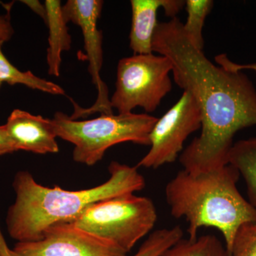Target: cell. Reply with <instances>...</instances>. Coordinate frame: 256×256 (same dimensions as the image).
I'll return each mask as SVG.
<instances>
[{
  "mask_svg": "<svg viewBox=\"0 0 256 256\" xmlns=\"http://www.w3.org/2000/svg\"><path fill=\"white\" fill-rule=\"evenodd\" d=\"M152 50L169 58L174 82L192 94L201 110V134L180 156L183 170L197 174L228 164L236 133L256 126L252 80L242 72H229L210 62L176 18L158 24Z\"/></svg>",
  "mask_w": 256,
  "mask_h": 256,
  "instance_id": "cell-1",
  "label": "cell"
},
{
  "mask_svg": "<svg viewBox=\"0 0 256 256\" xmlns=\"http://www.w3.org/2000/svg\"><path fill=\"white\" fill-rule=\"evenodd\" d=\"M108 171L110 176L105 183L78 191L46 188L37 183L30 172H18L12 183L15 200L6 213L10 236L18 242H36L48 227L72 222L90 205L146 186L137 166L114 161Z\"/></svg>",
  "mask_w": 256,
  "mask_h": 256,
  "instance_id": "cell-2",
  "label": "cell"
},
{
  "mask_svg": "<svg viewBox=\"0 0 256 256\" xmlns=\"http://www.w3.org/2000/svg\"><path fill=\"white\" fill-rule=\"evenodd\" d=\"M239 178L238 170L228 164L197 174L183 170L168 183L165 198L170 212L188 222V238L195 240L202 227L218 229L230 256L238 229L256 222V208L237 188Z\"/></svg>",
  "mask_w": 256,
  "mask_h": 256,
  "instance_id": "cell-3",
  "label": "cell"
},
{
  "mask_svg": "<svg viewBox=\"0 0 256 256\" xmlns=\"http://www.w3.org/2000/svg\"><path fill=\"white\" fill-rule=\"evenodd\" d=\"M158 120L148 114L130 112L78 121L56 112L50 122L57 138L75 146L74 161L92 166L104 158L109 148L120 143L150 146V133Z\"/></svg>",
  "mask_w": 256,
  "mask_h": 256,
  "instance_id": "cell-4",
  "label": "cell"
},
{
  "mask_svg": "<svg viewBox=\"0 0 256 256\" xmlns=\"http://www.w3.org/2000/svg\"><path fill=\"white\" fill-rule=\"evenodd\" d=\"M156 218L150 198L127 194L90 205L70 223L128 254L152 230Z\"/></svg>",
  "mask_w": 256,
  "mask_h": 256,
  "instance_id": "cell-5",
  "label": "cell"
},
{
  "mask_svg": "<svg viewBox=\"0 0 256 256\" xmlns=\"http://www.w3.org/2000/svg\"><path fill=\"white\" fill-rule=\"evenodd\" d=\"M171 62L162 55L134 54L119 60L116 89L110 100L119 114H130L137 107L154 112L171 92Z\"/></svg>",
  "mask_w": 256,
  "mask_h": 256,
  "instance_id": "cell-6",
  "label": "cell"
},
{
  "mask_svg": "<svg viewBox=\"0 0 256 256\" xmlns=\"http://www.w3.org/2000/svg\"><path fill=\"white\" fill-rule=\"evenodd\" d=\"M202 116L194 98L184 90L168 112L158 118L150 133V149L137 168L156 170L178 159L184 143L192 133L202 128Z\"/></svg>",
  "mask_w": 256,
  "mask_h": 256,
  "instance_id": "cell-7",
  "label": "cell"
},
{
  "mask_svg": "<svg viewBox=\"0 0 256 256\" xmlns=\"http://www.w3.org/2000/svg\"><path fill=\"white\" fill-rule=\"evenodd\" d=\"M102 5L104 2L100 0H68L62 6L66 22H73L82 28L84 48L88 58L89 73L98 92L97 100L92 107L82 108L75 106V112L70 116L72 120L97 112L106 116L114 114L108 98V90L100 75L104 60L102 33L98 28L97 23L102 12Z\"/></svg>",
  "mask_w": 256,
  "mask_h": 256,
  "instance_id": "cell-8",
  "label": "cell"
},
{
  "mask_svg": "<svg viewBox=\"0 0 256 256\" xmlns=\"http://www.w3.org/2000/svg\"><path fill=\"white\" fill-rule=\"evenodd\" d=\"M12 250L16 256H128L117 246L70 222L52 226L40 240L18 242Z\"/></svg>",
  "mask_w": 256,
  "mask_h": 256,
  "instance_id": "cell-9",
  "label": "cell"
},
{
  "mask_svg": "<svg viewBox=\"0 0 256 256\" xmlns=\"http://www.w3.org/2000/svg\"><path fill=\"white\" fill-rule=\"evenodd\" d=\"M4 126L16 152L44 154L60 151L56 134L50 118L15 109Z\"/></svg>",
  "mask_w": 256,
  "mask_h": 256,
  "instance_id": "cell-10",
  "label": "cell"
},
{
  "mask_svg": "<svg viewBox=\"0 0 256 256\" xmlns=\"http://www.w3.org/2000/svg\"><path fill=\"white\" fill-rule=\"evenodd\" d=\"M132 24L130 33V47L134 54L153 53L152 40L158 26L156 14L162 8L166 16L172 18L185 6L182 0H131Z\"/></svg>",
  "mask_w": 256,
  "mask_h": 256,
  "instance_id": "cell-11",
  "label": "cell"
},
{
  "mask_svg": "<svg viewBox=\"0 0 256 256\" xmlns=\"http://www.w3.org/2000/svg\"><path fill=\"white\" fill-rule=\"evenodd\" d=\"M44 5L46 10V24L50 30L46 56L48 74L58 77L62 54L65 50H70L72 37L68 33L60 0H46Z\"/></svg>",
  "mask_w": 256,
  "mask_h": 256,
  "instance_id": "cell-12",
  "label": "cell"
},
{
  "mask_svg": "<svg viewBox=\"0 0 256 256\" xmlns=\"http://www.w3.org/2000/svg\"><path fill=\"white\" fill-rule=\"evenodd\" d=\"M228 162L244 178L249 203L256 210V137L234 143L229 151Z\"/></svg>",
  "mask_w": 256,
  "mask_h": 256,
  "instance_id": "cell-13",
  "label": "cell"
},
{
  "mask_svg": "<svg viewBox=\"0 0 256 256\" xmlns=\"http://www.w3.org/2000/svg\"><path fill=\"white\" fill-rule=\"evenodd\" d=\"M4 42L0 41V82L10 85L21 84L34 90L47 92L52 95H64L62 87L53 82L36 76L31 72H21L12 65L5 57L2 47Z\"/></svg>",
  "mask_w": 256,
  "mask_h": 256,
  "instance_id": "cell-14",
  "label": "cell"
},
{
  "mask_svg": "<svg viewBox=\"0 0 256 256\" xmlns=\"http://www.w3.org/2000/svg\"><path fill=\"white\" fill-rule=\"evenodd\" d=\"M159 256H230L214 235H204L195 240L180 239Z\"/></svg>",
  "mask_w": 256,
  "mask_h": 256,
  "instance_id": "cell-15",
  "label": "cell"
},
{
  "mask_svg": "<svg viewBox=\"0 0 256 256\" xmlns=\"http://www.w3.org/2000/svg\"><path fill=\"white\" fill-rule=\"evenodd\" d=\"M188 20L183 24L184 30L193 44L200 50H203L204 25L207 15L210 14L214 6L212 0H188L185 1Z\"/></svg>",
  "mask_w": 256,
  "mask_h": 256,
  "instance_id": "cell-16",
  "label": "cell"
},
{
  "mask_svg": "<svg viewBox=\"0 0 256 256\" xmlns=\"http://www.w3.org/2000/svg\"><path fill=\"white\" fill-rule=\"evenodd\" d=\"M183 236L184 232L180 226L158 229L150 234L137 252L132 256H159Z\"/></svg>",
  "mask_w": 256,
  "mask_h": 256,
  "instance_id": "cell-17",
  "label": "cell"
},
{
  "mask_svg": "<svg viewBox=\"0 0 256 256\" xmlns=\"http://www.w3.org/2000/svg\"><path fill=\"white\" fill-rule=\"evenodd\" d=\"M230 256H256V222L242 224L234 236Z\"/></svg>",
  "mask_w": 256,
  "mask_h": 256,
  "instance_id": "cell-18",
  "label": "cell"
},
{
  "mask_svg": "<svg viewBox=\"0 0 256 256\" xmlns=\"http://www.w3.org/2000/svg\"><path fill=\"white\" fill-rule=\"evenodd\" d=\"M216 63L229 72H238L244 70H252L256 73V63L238 64L229 60L226 54H220L215 57Z\"/></svg>",
  "mask_w": 256,
  "mask_h": 256,
  "instance_id": "cell-19",
  "label": "cell"
},
{
  "mask_svg": "<svg viewBox=\"0 0 256 256\" xmlns=\"http://www.w3.org/2000/svg\"><path fill=\"white\" fill-rule=\"evenodd\" d=\"M14 30L10 21V10L8 14L0 15V41L8 42L12 36Z\"/></svg>",
  "mask_w": 256,
  "mask_h": 256,
  "instance_id": "cell-20",
  "label": "cell"
},
{
  "mask_svg": "<svg viewBox=\"0 0 256 256\" xmlns=\"http://www.w3.org/2000/svg\"><path fill=\"white\" fill-rule=\"evenodd\" d=\"M16 152L4 126H0V156Z\"/></svg>",
  "mask_w": 256,
  "mask_h": 256,
  "instance_id": "cell-21",
  "label": "cell"
},
{
  "mask_svg": "<svg viewBox=\"0 0 256 256\" xmlns=\"http://www.w3.org/2000/svg\"><path fill=\"white\" fill-rule=\"evenodd\" d=\"M22 2L28 5V8H30L32 11L34 12L38 16H41V18L44 20L45 23H46V10L44 4H42L40 2L35 1V0H34V1L33 0H32V1L24 0V1H22Z\"/></svg>",
  "mask_w": 256,
  "mask_h": 256,
  "instance_id": "cell-22",
  "label": "cell"
},
{
  "mask_svg": "<svg viewBox=\"0 0 256 256\" xmlns=\"http://www.w3.org/2000/svg\"><path fill=\"white\" fill-rule=\"evenodd\" d=\"M0 256H16L12 249L10 248L0 225Z\"/></svg>",
  "mask_w": 256,
  "mask_h": 256,
  "instance_id": "cell-23",
  "label": "cell"
},
{
  "mask_svg": "<svg viewBox=\"0 0 256 256\" xmlns=\"http://www.w3.org/2000/svg\"><path fill=\"white\" fill-rule=\"evenodd\" d=\"M2 84L1 82H0V88H1V86H2Z\"/></svg>",
  "mask_w": 256,
  "mask_h": 256,
  "instance_id": "cell-24",
  "label": "cell"
}]
</instances>
